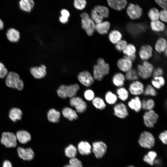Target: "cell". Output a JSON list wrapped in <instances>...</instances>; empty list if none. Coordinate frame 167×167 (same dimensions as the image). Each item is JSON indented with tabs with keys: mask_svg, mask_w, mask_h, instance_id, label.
<instances>
[{
	"mask_svg": "<svg viewBox=\"0 0 167 167\" xmlns=\"http://www.w3.org/2000/svg\"><path fill=\"white\" fill-rule=\"evenodd\" d=\"M79 89V87L77 84L66 86H60L57 90V92L58 96L62 99L67 97L71 98L75 96Z\"/></svg>",
	"mask_w": 167,
	"mask_h": 167,
	"instance_id": "6da1fadb",
	"label": "cell"
},
{
	"mask_svg": "<svg viewBox=\"0 0 167 167\" xmlns=\"http://www.w3.org/2000/svg\"><path fill=\"white\" fill-rule=\"evenodd\" d=\"M5 83L8 87L16 88L19 90H22L24 87V82L20 79L19 75L13 71L8 73L6 76Z\"/></svg>",
	"mask_w": 167,
	"mask_h": 167,
	"instance_id": "7a4b0ae2",
	"label": "cell"
},
{
	"mask_svg": "<svg viewBox=\"0 0 167 167\" xmlns=\"http://www.w3.org/2000/svg\"><path fill=\"white\" fill-rule=\"evenodd\" d=\"M154 69L152 64L148 61H143L141 64L137 66L139 77L144 79H148L152 75Z\"/></svg>",
	"mask_w": 167,
	"mask_h": 167,
	"instance_id": "3957f363",
	"label": "cell"
},
{
	"mask_svg": "<svg viewBox=\"0 0 167 167\" xmlns=\"http://www.w3.org/2000/svg\"><path fill=\"white\" fill-rule=\"evenodd\" d=\"M82 28L85 30L87 34L92 36L95 30L94 22L91 18L89 15L86 12H84L80 15Z\"/></svg>",
	"mask_w": 167,
	"mask_h": 167,
	"instance_id": "277c9868",
	"label": "cell"
},
{
	"mask_svg": "<svg viewBox=\"0 0 167 167\" xmlns=\"http://www.w3.org/2000/svg\"><path fill=\"white\" fill-rule=\"evenodd\" d=\"M155 138L152 134L148 131H144L140 134L139 143L142 147L150 148L155 144Z\"/></svg>",
	"mask_w": 167,
	"mask_h": 167,
	"instance_id": "5b68a950",
	"label": "cell"
},
{
	"mask_svg": "<svg viewBox=\"0 0 167 167\" xmlns=\"http://www.w3.org/2000/svg\"><path fill=\"white\" fill-rule=\"evenodd\" d=\"M159 118L158 114L153 109L145 112L143 116L144 123L146 126L152 128L157 122Z\"/></svg>",
	"mask_w": 167,
	"mask_h": 167,
	"instance_id": "8992f818",
	"label": "cell"
},
{
	"mask_svg": "<svg viewBox=\"0 0 167 167\" xmlns=\"http://www.w3.org/2000/svg\"><path fill=\"white\" fill-rule=\"evenodd\" d=\"M17 138L14 133L8 132L2 134L1 142L7 148L15 147L17 145Z\"/></svg>",
	"mask_w": 167,
	"mask_h": 167,
	"instance_id": "52a82bcc",
	"label": "cell"
},
{
	"mask_svg": "<svg viewBox=\"0 0 167 167\" xmlns=\"http://www.w3.org/2000/svg\"><path fill=\"white\" fill-rule=\"evenodd\" d=\"M126 12L131 19L135 20L139 18L141 16L143 11L141 8L138 5L131 3L127 7Z\"/></svg>",
	"mask_w": 167,
	"mask_h": 167,
	"instance_id": "ba28073f",
	"label": "cell"
},
{
	"mask_svg": "<svg viewBox=\"0 0 167 167\" xmlns=\"http://www.w3.org/2000/svg\"><path fill=\"white\" fill-rule=\"evenodd\" d=\"M70 104L74 107L77 112L82 113L84 112L87 107L86 103L82 99L78 96H74L71 98Z\"/></svg>",
	"mask_w": 167,
	"mask_h": 167,
	"instance_id": "9c48e42d",
	"label": "cell"
},
{
	"mask_svg": "<svg viewBox=\"0 0 167 167\" xmlns=\"http://www.w3.org/2000/svg\"><path fill=\"white\" fill-rule=\"evenodd\" d=\"M144 89L143 83L138 80L132 81L129 84L128 88L129 92L132 95L135 96L143 94Z\"/></svg>",
	"mask_w": 167,
	"mask_h": 167,
	"instance_id": "30bf717a",
	"label": "cell"
},
{
	"mask_svg": "<svg viewBox=\"0 0 167 167\" xmlns=\"http://www.w3.org/2000/svg\"><path fill=\"white\" fill-rule=\"evenodd\" d=\"M92 151L96 157L100 158L105 155L107 147L106 144L102 141L96 142L92 143Z\"/></svg>",
	"mask_w": 167,
	"mask_h": 167,
	"instance_id": "8fae6325",
	"label": "cell"
},
{
	"mask_svg": "<svg viewBox=\"0 0 167 167\" xmlns=\"http://www.w3.org/2000/svg\"><path fill=\"white\" fill-rule=\"evenodd\" d=\"M78 79L82 84L86 87H90L94 82L93 77L89 72L87 71L80 72L78 75Z\"/></svg>",
	"mask_w": 167,
	"mask_h": 167,
	"instance_id": "7c38bea8",
	"label": "cell"
},
{
	"mask_svg": "<svg viewBox=\"0 0 167 167\" xmlns=\"http://www.w3.org/2000/svg\"><path fill=\"white\" fill-rule=\"evenodd\" d=\"M114 114L117 117L123 119L128 115V111L126 105L123 103H119L113 107Z\"/></svg>",
	"mask_w": 167,
	"mask_h": 167,
	"instance_id": "4fadbf2b",
	"label": "cell"
},
{
	"mask_svg": "<svg viewBox=\"0 0 167 167\" xmlns=\"http://www.w3.org/2000/svg\"><path fill=\"white\" fill-rule=\"evenodd\" d=\"M153 49L152 46L149 45H142L139 52V55L140 58L143 60L147 61L152 57Z\"/></svg>",
	"mask_w": 167,
	"mask_h": 167,
	"instance_id": "5bb4252c",
	"label": "cell"
},
{
	"mask_svg": "<svg viewBox=\"0 0 167 167\" xmlns=\"http://www.w3.org/2000/svg\"><path fill=\"white\" fill-rule=\"evenodd\" d=\"M17 151L19 157L24 160L31 161L33 158L34 152L30 148H24L19 147Z\"/></svg>",
	"mask_w": 167,
	"mask_h": 167,
	"instance_id": "9a60e30c",
	"label": "cell"
},
{
	"mask_svg": "<svg viewBox=\"0 0 167 167\" xmlns=\"http://www.w3.org/2000/svg\"><path fill=\"white\" fill-rule=\"evenodd\" d=\"M30 71L34 78L36 79H41L46 75V67L44 65L40 66H34L30 69Z\"/></svg>",
	"mask_w": 167,
	"mask_h": 167,
	"instance_id": "2e32d148",
	"label": "cell"
},
{
	"mask_svg": "<svg viewBox=\"0 0 167 167\" xmlns=\"http://www.w3.org/2000/svg\"><path fill=\"white\" fill-rule=\"evenodd\" d=\"M117 65L120 71L125 72L132 69L133 66L132 62L124 57L118 59Z\"/></svg>",
	"mask_w": 167,
	"mask_h": 167,
	"instance_id": "e0dca14e",
	"label": "cell"
},
{
	"mask_svg": "<svg viewBox=\"0 0 167 167\" xmlns=\"http://www.w3.org/2000/svg\"><path fill=\"white\" fill-rule=\"evenodd\" d=\"M109 5L112 8L121 11L124 9L127 4L126 0H107Z\"/></svg>",
	"mask_w": 167,
	"mask_h": 167,
	"instance_id": "ac0fdd59",
	"label": "cell"
},
{
	"mask_svg": "<svg viewBox=\"0 0 167 167\" xmlns=\"http://www.w3.org/2000/svg\"><path fill=\"white\" fill-rule=\"evenodd\" d=\"M7 39L12 42H17L20 38V33L19 31L15 28L9 29L6 33Z\"/></svg>",
	"mask_w": 167,
	"mask_h": 167,
	"instance_id": "d6986e66",
	"label": "cell"
},
{
	"mask_svg": "<svg viewBox=\"0 0 167 167\" xmlns=\"http://www.w3.org/2000/svg\"><path fill=\"white\" fill-rule=\"evenodd\" d=\"M111 27L109 22L106 21L96 24L95 25V30L99 33L104 35L108 33Z\"/></svg>",
	"mask_w": 167,
	"mask_h": 167,
	"instance_id": "ffe728a7",
	"label": "cell"
},
{
	"mask_svg": "<svg viewBox=\"0 0 167 167\" xmlns=\"http://www.w3.org/2000/svg\"><path fill=\"white\" fill-rule=\"evenodd\" d=\"M128 105L132 110L139 112L142 109L141 100L138 96H136L128 101Z\"/></svg>",
	"mask_w": 167,
	"mask_h": 167,
	"instance_id": "44dd1931",
	"label": "cell"
},
{
	"mask_svg": "<svg viewBox=\"0 0 167 167\" xmlns=\"http://www.w3.org/2000/svg\"><path fill=\"white\" fill-rule=\"evenodd\" d=\"M167 43L166 39L163 37L159 38L155 45V49L158 53L164 52L167 50Z\"/></svg>",
	"mask_w": 167,
	"mask_h": 167,
	"instance_id": "7402d4cb",
	"label": "cell"
},
{
	"mask_svg": "<svg viewBox=\"0 0 167 167\" xmlns=\"http://www.w3.org/2000/svg\"><path fill=\"white\" fill-rule=\"evenodd\" d=\"M126 79L125 75L123 73L117 72L113 76L112 81L115 86L119 88L124 85Z\"/></svg>",
	"mask_w": 167,
	"mask_h": 167,
	"instance_id": "603a6c76",
	"label": "cell"
},
{
	"mask_svg": "<svg viewBox=\"0 0 167 167\" xmlns=\"http://www.w3.org/2000/svg\"><path fill=\"white\" fill-rule=\"evenodd\" d=\"M16 136L17 140L22 144H25L31 139V136L27 131L20 130L16 132Z\"/></svg>",
	"mask_w": 167,
	"mask_h": 167,
	"instance_id": "cb8c5ba5",
	"label": "cell"
},
{
	"mask_svg": "<svg viewBox=\"0 0 167 167\" xmlns=\"http://www.w3.org/2000/svg\"><path fill=\"white\" fill-rule=\"evenodd\" d=\"M78 148L79 153L82 155H88L91 153V146L87 141L80 142L78 144Z\"/></svg>",
	"mask_w": 167,
	"mask_h": 167,
	"instance_id": "d4e9b609",
	"label": "cell"
},
{
	"mask_svg": "<svg viewBox=\"0 0 167 167\" xmlns=\"http://www.w3.org/2000/svg\"><path fill=\"white\" fill-rule=\"evenodd\" d=\"M96 65L104 76L109 74L110 70V66L103 58H100L98 59Z\"/></svg>",
	"mask_w": 167,
	"mask_h": 167,
	"instance_id": "484cf974",
	"label": "cell"
},
{
	"mask_svg": "<svg viewBox=\"0 0 167 167\" xmlns=\"http://www.w3.org/2000/svg\"><path fill=\"white\" fill-rule=\"evenodd\" d=\"M62 113L65 118L71 121L75 120L78 117L76 112L69 107L64 108L62 110Z\"/></svg>",
	"mask_w": 167,
	"mask_h": 167,
	"instance_id": "4316f807",
	"label": "cell"
},
{
	"mask_svg": "<svg viewBox=\"0 0 167 167\" xmlns=\"http://www.w3.org/2000/svg\"><path fill=\"white\" fill-rule=\"evenodd\" d=\"M122 36L121 32L118 30L113 29L109 34V39L110 42L115 44L122 39Z\"/></svg>",
	"mask_w": 167,
	"mask_h": 167,
	"instance_id": "83f0119b",
	"label": "cell"
},
{
	"mask_svg": "<svg viewBox=\"0 0 167 167\" xmlns=\"http://www.w3.org/2000/svg\"><path fill=\"white\" fill-rule=\"evenodd\" d=\"M20 8L23 11L30 12L34 5L33 0H20L19 3Z\"/></svg>",
	"mask_w": 167,
	"mask_h": 167,
	"instance_id": "f1b7e54d",
	"label": "cell"
},
{
	"mask_svg": "<svg viewBox=\"0 0 167 167\" xmlns=\"http://www.w3.org/2000/svg\"><path fill=\"white\" fill-rule=\"evenodd\" d=\"M150 28L153 31L156 32H162L165 29L164 23L160 20L151 21L150 23Z\"/></svg>",
	"mask_w": 167,
	"mask_h": 167,
	"instance_id": "f546056e",
	"label": "cell"
},
{
	"mask_svg": "<svg viewBox=\"0 0 167 167\" xmlns=\"http://www.w3.org/2000/svg\"><path fill=\"white\" fill-rule=\"evenodd\" d=\"M60 115V112L54 108L50 109L47 114L48 120L53 123H57L59 122Z\"/></svg>",
	"mask_w": 167,
	"mask_h": 167,
	"instance_id": "4dcf8cb0",
	"label": "cell"
},
{
	"mask_svg": "<svg viewBox=\"0 0 167 167\" xmlns=\"http://www.w3.org/2000/svg\"><path fill=\"white\" fill-rule=\"evenodd\" d=\"M22 115V112L20 109L13 108L10 110L9 116L12 121L15 122L18 120H20Z\"/></svg>",
	"mask_w": 167,
	"mask_h": 167,
	"instance_id": "1f68e13d",
	"label": "cell"
},
{
	"mask_svg": "<svg viewBox=\"0 0 167 167\" xmlns=\"http://www.w3.org/2000/svg\"><path fill=\"white\" fill-rule=\"evenodd\" d=\"M116 93L118 97L122 101H125L128 98L129 91L124 87L118 88L116 90Z\"/></svg>",
	"mask_w": 167,
	"mask_h": 167,
	"instance_id": "d6a6232c",
	"label": "cell"
},
{
	"mask_svg": "<svg viewBox=\"0 0 167 167\" xmlns=\"http://www.w3.org/2000/svg\"><path fill=\"white\" fill-rule=\"evenodd\" d=\"M141 103L142 109L147 111L153 109L155 105L154 101L152 99H143Z\"/></svg>",
	"mask_w": 167,
	"mask_h": 167,
	"instance_id": "836d02e7",
	"label": "cell"
},
{
	"mask_svg": "<svg viewBox=\"0 0 167 167\" xmlns=\"http://www.w3.org/2000/svg\"><path fill=\"white\" fill-rule=\"evenodd\" d=\"M106 102L110 105H114L117 102L118 97L117 95L111 91L107 92L105 96Z\"/></svg>",
	"mask_w": 167,
	"mask_h": 167,
	"instance_id": "e575fe53",
	"label": "cell"
},
{
	"mask_svg": "<svg viewBox=\"0 0 167 167\" xmlns=\"http://www.w3.org/2000/svg\"><path fill=\"white\" fill-rule=\"evenodd\" d=\"M77 152L76 148L72 144H70L65 150V155L70 158H75Z\"/></svg>",
	"mask_w": 167,
	"mask_h": 167,
	"instance_id": "d590c367",
	"label": "cell"
},
{
	"mask_svg": "<svg viewBox=\"0 0 167 167\" xmlns=\"http://www.w3.org/2000/svg\"><path fill=\"white\" fill-rule=\"evenodd\" d=\"M92 104L96 109L102 110L105 108L106 104L103 99L99 97H95L92 100Z\"/></svg>",
	"mask_w": 167,
	"mask_h": 167,
	"instance_id": "8d00e7d4",
	"label": "cell"
},
{
	"mask_svg": "<svg viewBox=\"0 0 167 167\" xmlns=\"http://www.w3.org/2000/svg\"><path fill=\"white\" fill-rule=\"evenodd\" d=\"M93 9L104 18H107L109 16V10L106 6L97 5L95 6Z\"/></svg>",
	"mask_w": 167,
	"mask_h": 167,
	"instance_id": "74e56055",
	"label": "cell"
},
{
	"mask_svg": "<svg viewBox=\"0 0 167 167\" xmlns=\"http://www.w3.org/2000/svg\"><path fill=\"white\" fill-rule=\"evenodd\" d=\"M126 73V79L128 81H133L137 80L139 78L138 72L136 69L132 68Z\"/></svg>",
	"mask_w": 167,
	"mask_h": 167,
	"instance_id": "f35d334b",
	"label": "cell"
},
{
	"mask_svg": "<svg viewBox=\"0 0 167 167\" xmlns=\"http://www.w3.org/2000/svg\"><path fill=\"white\" fill-rule=\"evenodd\" d=\"M156 156L157 154L156 152L153 151H151L144 156L143 160L148 164L153 165Z\"/></svg>",
	"mask_w": 167,
	"mask_h": 167,
	"instance_id": "ab89813d",
	"label": "cell"
},
{
	"mask_svg": "<svg viewBox=\"0 0 167 167\" xmlns=\"http://www.w3.org/2000/svg\"><path fill=\"white\" fill-rule=\"evenodd\" d=\"M160 11L156 8L150 9L148 13V15L151 21H155L159 19Z\"/></svg>",
	"mask_w": 167,
	"mask_h": 167,
	"instance_id": "60d3db41",
	"label": "cell"
},
{
	"mask_svg": "<svg viewBox=\"0 0 167 167\" xmlns=\"http://www.w3.org/2000/svg\"><path fill=\"white\" fill-rule=\"evenodd\" d=\"M136 49L135 46L132 44H128L122 51L124 56H129L135 54Z\"/></svg>",
	"mask_w": 167,
	"mask_h": 167,
	"instance_id": "b9f144b4",
	"label": "cell"
},
{
	"mask_svg": "<svg viewBox=\"0 0 167 167\" xmlns=\"http://www.w3.org/2000/svg\"><path fill=\"white\" fill-rule=\"evenodd\" d=\"M143 94L145 96H154L156 95L157 92L152 85L148 84L144 88Z\"/></svg>",
	"mask_w": 167,
	"mask_h": 167,
	"instance_id": "7bdbcfd3",
	"label": "cell"
},
{
	"mask_svg": "<svg viewBox=\"0 0 167 167\" xmlns=\"http://www.w3.org/2000/svg\"><path fill=\"white\" fill-rule=\"evenodd\" d=\"M91 19L96 24L103 21L104 18L95 10L93 9L91 12Z\"/></svg>",
	"mask_w": 167,
	"mask_h": 167,
	"instance_id": "ee69618b",
	"label": "cell"
},
{
	"mask_svg": "<svg viewBox=\"0 0 167 167\" xmlns=\"http://www.w3.org/2000/svg\"><path fill=\"white\" fill-rule=\"evenodd\" d=\"M93 77L94 79L98 80H101L104 77V76L99 70L97 65H95L93 67Z\"/></svg>",
	"mask_w": 167,
	"mask_h": 167,
	"instance_id": "f6af8a7d",
	"label": "cell"
},
{
	"mask_svg": "<svg viewBox=\"0 0 167 167\" xmlns=\"http://www.w3.org/2000/svg\"><path fill=\"white\" fill-rule=\"evenodd\" d=\"M69 163L64 167H83L81 161L75 157L71 159L69 161Z\"/></svg>",
	"mask_w": 167,
	"mask_h": 167,
	"instance_id": "bcb514c9",
	"label": "cell"
},
{
	"mask_svg": "<svg viewBox=\"0 0 167 167\" xmlns=\"http://www.w3.org/2000/svg\"><path fill=\"white\" fill-rule=\"evenodd\" d=\"M74 6L75 8L79 10H82L84 9L87 5L86 0H74Z\"/></svg>",
	"mask_w": 167,
	"mask_h": 167,
	"instance_id": "7dc6e473",
	"label": "cell"
},
{
	"mask_svg": "<svg viewBox=\"0 0 167 167\" xmlns=\"http://www.w3.org/2000/svg\"><path fill=\"white\" fill-rule=\"evenodd\" d=\"M127 44L126 41L122 39L115 44V48L118 51H122Z\"/></svg>",
	"mask_w": 167,
	"mask_h": 167,
	"instance_id": "c3c4849f",
	"label": "cell"
},
{
	"mask_svg": "<svg viewBox=\"0 0 167 167\" xmlns=\"http://www.w3.org/2000/svg\"><path fill=\"white\" fill-rule=\"evenodd\" d=\"M85 99L88 101H92L95 97V94L93 91L91 89H87L84 93Z\"/></svg>",
	"mask_w": 167,
	"mask_h": 167,
	"instance_id": "681fc988",
	"label": "cell"
},
{
	"mask_svg": "<svg viewBox=\"0 0 167 167\" xmlns=\"http://www.w3.org/2000/svg\"><path fill=\"white\" fill-rule=\"evenodd\" d=\"M8 71L4 64L0 62V78H4L6 76Z\"/></svg>",
	"mask_w": 167,
	"mask_h": 167,
	"instance_id": "f907efd6",
	"label": "cell"
},
{
	"mask_svg": "<svg viewBox=\"0 0 167 167\" xmlns=\"http://www.w3.org/2000/svg\"><path fill=\"white\" fill-rule=\"evenodd\" d=\"M159 19L163 23L167 22V11L166 9H163L160 12Z\"/></svg>",
	"mask_w": 167,
	"mask_h": 167,
	"instance_id": "816d5d0a",
	"label": "cell"
},
{
	"mask_svg": "<svg viewBox=\"0 0 167 167\" xmlns=\"http://www.w3.org/2000/svg\"><path fill=\"white\" fill-rule=\"evenodd\" d=\"M163 74V71L162 68L158 67L154 69L152 75L153 77H158L162 76Z\"/></svg>",
	"mask_w": 167,
	"mask_h": 167,
	"instance_id": "f5cc1de1",
	"label": "cell"
},
{
	"mask_svg": "<svg viewBox=\"0 0 167 167\" xmlns=\"http://www.w3.org/2000/svg\"><path fill=\"white\" fill-rule=\"evenodd\" d=\"M159 137L160 140L164 144H167V132L166 131H164L161 133L159 135Z\"/></svg>",
	"mask_w": 167,
	"mask_h": 167,
	"instance_id": "db71d44e",
	"label": "cell"
},
{
	"mask_svg": "<svg viewBox=\"0 0 167 167\" xmlns=\"http://www.w3.org/2000/svg\"><path fill=\"white\" fill-rule=\"evenodd\" d=\"M156 3L163 9L167 8V0H155Z\"/></svg>",
	"mask_w": 167,
	"mask_h": 167,
	"instance_id": "11a10c76",
	"label": "cell"
},
{
	"mask_svg": "<svg viewBox=\"0 0 167 167\" xmlns=\"http://www.w3.org/2000/svg\"><path fill=\"white\" fill-rule=\"evenodd\" d=\"M153 79L156 80L161 87L165 84V80L162 76L154 77Z\"/></svg>",
	"mask_w": 167,
	"mask_h": 167,
	"instance_id": "9f6ffc18",
	"label": "cell"
},
{
	"mask_svg": "<svg viewBox=\"0 0 167 167\" xmlns=\"http://www.w3.org/2000/svg\"><path fill=\"white\" fill-rule=\"evenodd\" d=\"M151 83L152 86L156 89H160L161 87L157 81L154 79L151 80Z\"/></svg>",
	"mask_w": 167,
	"mask_h": 167,
	"instance_id": "6f0895ef",
	"label": "cell"
},
{
	"mask_svg": "<svg viewBox=\"0 0 167 167\" xmlns=\"http://www.w3.org/2000/svg\"><path fill=\"white\" fill-rule=\"evenodd\" d=\"M61 16L69 18L70 16V14L69 11L66 9H62L60 11Z\"/></svg>",
	"mask_w": 167,
	"mask_h": 167,
	"instance_id": "680465c9",
	"label": "cell"
},
{
	"mask_svg": "<svg viewBox=\"0 0 167 167\" xmlns=\"http://www.w3.org/2000/svg\"><path fill=\"white\" fill-rule=\"evenodd\" d=\"M124 57L132 62L135 60L136 56L135 54L129 56H124Z\"/></svg>",
	"mask_w": 167,
	"mask_h": 167,
	"instance_id": "91938a15",
	"label": "cell"
},
{
	"mask_svg": "<svg viewBox=\"0 0 167 167\" xmlns=\"http://www.w3.org/2000/svg\"><path fill=\"white\" fill-rule=\"evenodd\" d=\"M59 20L61 23L66 24L68 22V18L61 15L59 18Z\"/></svg>",
	"mask_w": 167,
	"mask_h": 167,
	"instance_id": "94428289",
	"label": "cell"
},
{
	"mask_svg": "<svg viewBox=\"0 0 167 167\" xmlns=\"http://www.w3.org/2000/svg\"><path fill=\"white\" fill-rule=\"evenodd\" d=\"M2 167H12V166L10 161L6 160L3 162Z\"/></svg>",
	"mask_w": 167,
	"mask_h": 167,
	"instance_id": "6125c7cd",
	"label": "cell"
},
{
	"mask_svg": "<svg viewBox=\"0 0 167 167\" xmlns=\"http://www.w3.org/2000/svg\"><path fill=\"white\" fill-rule=\"evenodd\" d=\"M4 27V23L2 20L0 19V30L3 29Z\"/></svg>",
	"mask_w": 167,
	"mask_h": 167,
	"instance_id": "be15d7a7",
	"label": "cell"
},
{
	"mask_svg": "<svg viewBox=\"0 0 167 167\" xmlns=\"http://www.w3.org/2000/svg\"><path fill=\"white\" fill-rule=\"evenodd\" d=\"M128 167H133V166H129Z\"/></svg>",
	"mask_w": 167,
	"mask_h": 167,
	"instance_id": "e7e4bbea",
	"label": "cell"
}]
</instances>
